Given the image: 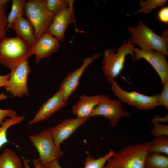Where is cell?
<instances>
[{"label":"cell","instance_id":"obj_1","mask_svg":"<svg viewBox=\"0 0 168 168\" xmlns=\"http://www.w3.org/2000/svg\"><path fill=\"white\" fill-rule=\"evenodd\" d=\"M127 29L131 35L129 39L132 44L139 46L142 50H155L168 55L167 29L160 36L141 20L137 26H128Z\"/></svg>","mask_w":168,"mask_h":168},{"label":"cell","instance_id":"obj_2","mask_svg":"<svg viewBox=\"0 0 168 168\" xmlns=\"http://www.w3.org/2000/svg\"><path fill=\"white\" fill-rule=\"evenodd\" d=\"M32 49L17 36L6 37L0 42V64L11 70L32 55Z\"/></svg>","mask_w":168,"mask_h":168},{"label":"cell","instance_id":"obj_3","mask_svg":"<svg viewBox=\"0 0 168 168\" xmlns=\"http://www.w3.org/2000/svg\"><path fill=\"white\" fill-rule=\"evenodd\" d=\"M135 46L128 39L127 42L124 41L117 51L111 48L105 51L102 69L105 77L110 84L120 74L124 68L127 55L130 54L133 59Z\"/></svg>","mask_w":168,"mask_h":168},{"label":"cell","instance_id":"obj_4","mask_svg":"<svg viewBox=\"0 0 168 168\" xmlns=\"http://www.w3.org/2000/svg\"><path fill=\"white\" fill-rule=\"evenodd\" d=\"M149 145V142L128 145L115 152L109 161L115 168H144Z\"/></svg>","mask_w":168,"mask_h":168},{"label":"cell","instance_id":"obj_5","mask_svg":"<svg viewBox=\"0 0 168 168\" xmlns=\"http://www.w3.org/2000/svg\"><path fill=\"white\" fill-rule=\"evenodd\" d=\"M24 14L34 28L36 41L42 35L48 32L54 16L47 8L45 0H28Z\"/></svg>","mask_w":168,"mask_h":168},{"label":"cell","instance_id":"obj_6","mask_svg":"<svg viewBox=\"0 0 168 168\" xmlns=\"http://www.w3.org/2000/svg\"><path fill=\"white\" fill-rule=\"evenodd\" d=\"M29 138L38 151L39 162L46 167L58 161L63 153L60 147L54 143L49 129L31 134Z\"/></svg>","mask_w":168,"mask_h":168},{"label":"cell","instance_id":"obj_7","mask_svg":"<svg viewBox=\"0 0 168 168\" xmlns=\"http://www.w3.org/2000/svg\"><path fill=\"white\" fill-rule=\"evenodd\" d=\"M111 89L120 100L140 110H149L160 106L158 94L148 96L134 91H127L115 80L110 84Z\"/></svg>","mask_w":168,"mask_h":168},{"label":"cell","instance_id":"obj_8","mask_svg":"<svg viewBox=\"0 0 168 168\" xmlns=\"http://www.w3.org/2000/svg\"><path fill=\"white\" fill-rule=\"evenodd\" d=\"M30 71L28 59L21 62L10 70L9 78L4 87L5 89L15 97L28 96L27 79Z\"/></svg>","mask_w":168,"mask_h":168},{"label":"cell","instance_id":"obj_9","mask_svg":"<svg viewBox=\"0 0 168 168\" xmlns=\"http://www.w3.org/2000/svg\"><path fill=\"white\" fill-rule=\"evenodd\" d=\"M134 60L143 59L147 61L158 74L162 86L168 83V63L165 55L158 51L133 49Z\"/></svg>","mask_w":168,"mask_h":168},{"label":"cell","instance_id":"obj_10","mask_svg":"<svg viewBox=\"0 0 168 168\" xmlns=\"http://www.w3.org/2000/svg\"><path fill=\"white\" fill-rule=\"evenodd\" d=\"M101 116L106 118L111 125L116 126L123 117H129L130 114L123 110L120 100L110 98L100 103L94 109L90 117Z\"/></svg>","mask_w":168,"mask_h":168},{"label":"cell","instance_id":"obj_11","mask_svg":"<svg viewBox=\"0 0 168 168\" xmlns=\"http://www.w3.org/2000/svg\"><path fill=\"white\" fill-rule=\"evenodd\" d=\"M74 1L70 0L68 7L54 15L48 32L59 41H63L66 30L71 23L75 22Z\"/></svg>","mask_w":168,"mask_h":168},{"label":"cell","instance_id":"obj_12","mask_svg":"<svg viewBox=\"0 0 168 168\" xmlns=\"http://www.w3.org/2000/svg\"><path fill=\"white\" fill-rule=\"evenodd\" d=\"M100 56V53H96L86 57L80 67L67 74L60 84L59 90L62 92L67 100L77 88L80 79L86 69L94 61Z\"/></svg>","mask_w":168,"mask_h":168},{"label":"cell","instance_id":"obj_13","mask_svg":"<svg viewBox=\"0 0 168 168\" xmlns=\"http://www.w3.org/2000/svg\"><path fill=\"white\" fill-rule=\"evenodd\" d=\"M88 119L77 118L66 119L49 129L55 144L60 147L63 142L70 137Z\"/></svg>","mask_w":168,"mask_h":168},{"label":"cell","instance_id":"obj_14","mask_svg":"<svg viewBox=\"0 0 168 168\" xmlns=\"http://www.w3.org/2000/svg\"><path fill=\"white\" fill-rule=\"evenodd\" d=\"M67 101L62 92L59 90L43 104L33 118L29 121L28 125H32L47 119L53 114L64 107Z\"/></svg>","mask_w":168,"mask_h":168},{"label":"cell","instance_id":"obj_15","mask_svg":"<svg viewBox=\"0 0 168 168\" xmlns=\"http://www.w3.org/2000/svg\"><path fill=\"white\" fill-rule=\"evenodd\" d=\"M60 46L59 41L47 32L42 35L32 47V55L35 56V63H37L57 52Z\"/></svg>","mask_w":168,"mask_h":168},{"label":"cell","instance_id":"obj_16","mask_svg":"<svg viewBox=\"0 0 168 168\" xmlns=\"http://www.w3.org/2000/svg\"><path fill=\"white\" fill-rule=\"evenodd\" d=\"M109 98L104 95L88 96L83 94L80 95L79 100L72 108V113L78 118H89L95 108L100 103Z\"/></svg>","mask_w":168,"mask_h":168},{"label":"cell","instance_id":"obj_17","mask_svg":"<svg viewBox=\"0 0 168 168\" xmlns=\"http://www.w3.org/2000/svg\"><path fill=\"white\" fill-rule=\"evenodd\" d=\"M15 32L16 36L32 47L36 42L34 28L29 20L23 16L15 20L10 26Z\"/></svg>","mask_w":168,"mask_h":168},{"label":"cell","instance_id":"obj_18","mask_svg":"<svg viewBox=\"0 0 168 168\" xmlns=\"http://www.w3.org/2000/svg\"><path fill=\"white\" fill-rule=\"evenodd\" d=\"M0 168H24L19 156L12 150L6 148L0 154Z\"/></svg>","mask_w":168,"mask_h":168},{"label":"cell","instance_id":"obj_19","mask_svg":"<svg viewBox=\"0 0 168 168\" xmlns=\"http://www.w3.org/2000/svg\"><path fill=\"white\" fill-rule=\"evenodd\" d=\"M144 168H168L167 156L149 152L146 158Z\"/></svg>","mask_w":168,"mask_h":168},{"label":"cell","instance_id":"obj_20","mask_svg":"<svg viewBox=\"0 0 168 168\" xmlns=\"http://www.w3.org/2000/svg\"><path fill=\"white\" fill-rule=\"evenodd\" d=\"M26 0H12V7L7 16V26L6 30L9 29L11 24L17 18L23 16L26 2Z\"/></svg>","mask_w":168,"mask_h":168},{"label":"cell","instance_id":"obj_21","mask_svg":"<svg viewBox=\"0 0 168 168\" xmlns=\"http://www.w3.org/2000/svg\"><path fill=\"white\" fill-rule=\"evenodd\" d=\"M24 119V116H20L16 115L2 122L0 127V149L3 145L9 142L7 136V129L12 126L21 123Z\"/></svg>","mask_w":168,"mask_h":168},{"label":"cell","instance_id":"obj_22","mask_svg":"<svg viewBox=\"0 0 168 168\" xmlns=\"http://www.w3.org/2000/svg\"><path fill=\"white\" fill-rule=\"evenodd\" d=\"M115 152L110 149L104 156L97 158H95L89 155L86 159L83 168H103L109 160L113 156ZM55 168H63L59 164Z\"/></svg>","mask_w":168,"mask_h":168},{"label":"cell","instance_id":"obj_23","mask_svg":"<svg viewBox=\"0 0 168 168\" xmlns=\"http://www.w3.org/2000/svg\"><path fill=\"white\" fill-rule=\"evenodd\" d=\"M149 152L168 155V137L162 136L155 137L149 142Z\"/></svg>","mask_w":168,"mask_h":168},{"label":"cell","instance_id":"obj_24","mask_svg":"<svg viewBox=\"0 0 168 168\" xmlns=\"http://www.w3.org/2000/svg\"><path fill=\"white\" fill-rule=\"evenodd\" d=\"M168 0H141L139 2L140 9L133 12V14L143 13L149 14L157 7H164L167 4Z\"/></svg>","mask_w":168,"mask_h":168},{"label":"cell","instance_id":"obj_25","mask_svg":"<svg viewBox=\"0 0 168 168\" xmlns=\"http://www.w3.org/2000/svg\"><path fill=\"white\" fill-rule=\"evenodd\" d=\"M8 0H0V42L7 37L6 29L7 26L6 9Z\"/></svg>","mask_w":168,"mask_h":168},{"label":"cell","instance_id":"obj_26","mask_svg":"<svg viewBox=\"0 0 168 168\" xmlns=\"http://www.w3.org/2000/svg\"><path fill=\"white\" fill-rule=\"evenodd\" d=\"M69 0H45V4L48 10L56 15L68 6Z\"/></svg>","mask_w":168,"mask_h":168},{"label":"cell","instance_id":"obj_27","mask_svg":"<svg viewBox=\"0 0 168 168\" xmlns=\"http://www.w3.org/2000/svg\"><path fill=\"white\" fill-rule=\"evenodd\" d=\"M153 127L151 131L155 137L168 136V125L160 123H152Z\"/></svg>","mask_w":168,"mask_h":168},{"label":"cell","instance_id":"obj_28","mask_svg":"<svg viewBox=\"0 0 168 168\" xmlns=\"http://www.w3.org/2000/svg\"><path fill=\"white\" fill-rule=\"evenodd\" d=\"M7 98V96L4 93L0 94V100H6ZM16 115V112L11 109L3 110L0 109V125L6 117H10Z\"/></svg>","mask_w":168,"mask_h":168},{"label":"cell","instance_id":"obj_29","mask_svg":"<svg viewBox=\"0 0 168 168\" xmlns=\"http://www.w3.org/2000/svg\"><path fill=\"white\" fill-rule=\"evenodd\" d=\"M163 86V89L160 94H158V99L160 105H162L168 108V83Z\"/></svg>","mask_w":168,"mask_h":168},{"label":"cell","instance_id":"obj_30","mask_svg":"<svg viewBox=\"0 0 168 168\" xmlns=\"http://www.w3.org/2000/svg\"><path fill=\"white\" fill-rule=\"evenodd\" d=\"M157 17L159 21L164 24L168 23V7H164L158 12Z\"/></svg>","mask_w":168,"mask_h":168},{"label":"cell","instance_id":"obj_31","mask_svg":"<svg viewBox=\"0 0 168 168\" xmlns=\"http://www.w3.org/2000/svg\"><path fill=\"white\" fill-rule=\"evenodd\" d=\"M23 161L24 168H30L27 160L23 158ZM32 162L35 168H47L41 164L38 158L33 159Z\"/></svg>","mask_w":168,"mask_h":168},{"label":"cell","instance_id":"obj_32","mask_svg":"<svg viewBox=\"0 0 168 168\" xmlns=\"http://www.w3.org/2000/svg\"><path fill=\"white\" fill-rule=\"evenodd\" d=\"M10 76V73L4 75H0V87H4L6 85Z\"/></svg>","mask_w":168,"mask_h":168},{"label":"cell","instance_id":"obj_33","mask_svg":"<svg viewBox=\"0 0 168 168\" xmlns=\"http://www.w3.org/2000/svg\"><path fill=\"white\" fill-rule=\"evenodd\" d=\"M168 115L164 117H161L158 116H155L152 120V123H160L161 122H167L168 121Z\"/></svg>","mask_w":168,"mask_h":168},{"label":"cell","instance_id":"obj_34","mask_svg":"<svg viewBox=\"0 0 168 168\" xmlns=\"http://www.w3.org/2000/svg\"><path fill=\"white\" fill-rule=\"evenodd\" d=\"M103 168H115L112 164L109 161L106 163Z\"/></svg>","mask_w":168,"mask_h":168}]
</instances>
